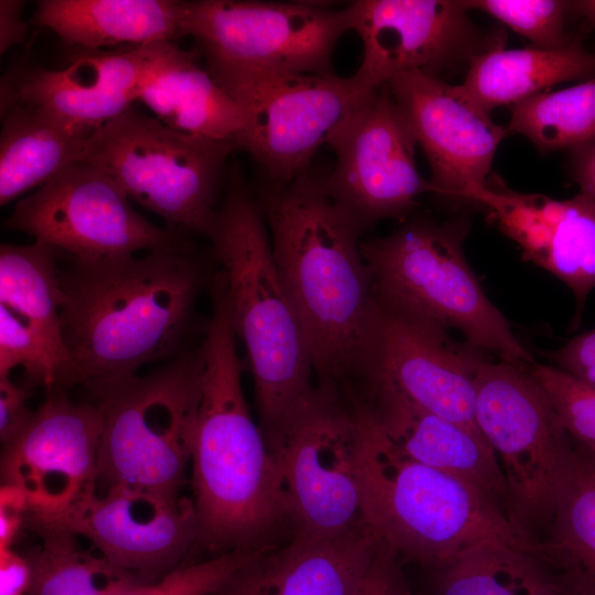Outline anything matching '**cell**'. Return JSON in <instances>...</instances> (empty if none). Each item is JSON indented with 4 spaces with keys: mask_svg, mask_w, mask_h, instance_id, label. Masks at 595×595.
<instances>
[{
    "mask_svg": "<svg viewBox=\"0 0 595 595\" xmlns=\"http://www.w3.org/2000/svg\"><path fill=\"white\" fill-rule=\"evenodd\" d=\"M4 226L79 262L131 257L187 241L144 218L109 175L83 161L66 165L19 199Z\"/></svg>",
    "mask_w": 595,
    "mask_h": 595,
    "instance_id": "13",
    "label": "cell"
},
{
    "mask_svg": "<svg viewBox=\"0 0 595 595\" xmlns=\"http://www.w3.org/2000/svg\"><path fill=\"white\" fill-rule=\"evenodd\" d=\"M347 9L363 43L354 76L365 89L413 71L440 77L507 42L502 29L470 19L466 0H355Z\"/></svg>",
    "mask_w": 595,
    "mask_h": 595,
    "instance_id": "15",
    "label": "cell"
},
{
    "mask_svg": "<svg viewBox=\"0 0 595 595\" xmlns=\"http://www.w3.org/2000/svg\"><path fill=\"white\" fill-rule=\"evenodd\" d=\"M570 13L581 17L588 25L595 28V0L569 1Z\"/></svg>",
    "mask_w": 595,
    "mask_h": 595,
    "instance_id": "44",
    "label": "cell"
},
{
    "mask_svg": "<svg viewBox=\"0 0 595 595\" xmlns=\"http://www.w3.org/2000/svg\"><path fill=\"white\" fill-rule=\"evenodd\" d=\"M206 238L232 327L247 351L264 435L310 393L314 371L261 204L234 167Z\"/></svg>",
    "mask_w": 595,
    "mask_h": 595,
    "instance_id": "4",
    "label": "cell"
},
{
    "mask_svg": "<svg viewBox=\"0 0 595 595\" xmlns=\"http://www.w3.org/2000/svg\"><path fill=\"white\" fill-rule=\"evenodd\" d=\"M401 561L400 554L379 539L372 559L353 595H411Z\"/></svg>",
    "mask_w": 595,
    "mask_h": 595,
    "instance_id": "37",
    "label": "cell"
},
{
    "mask_svg": "<svg viewBox=\"0 0 595 595\" xmlns=\"http://www.w3.org/2000/svg\"><path fill=\"white\" fill-rule=\"evenodd\" d=\"M201 382L198 346L148 375L88 389L102 420L98 484L180 495L192 462Z\"/></svg>",
    "mask_w": 595,
    "mask_h": 595,
    "instance_id": "7",
    "label": "cell"
},
{
    "mask_svg": "<svg viewBox=\"0 0 595 595\" xmlns=\"http://www.w3.org/2000/svg\"><path fill=\"white\" fill-rule=\"evenodd\" d=\"M268 548L234 550L204 562L180 565L158 581L139 583L118 595H213Z\"/></svg>",
    "mask_w": 595,
    "mask_h": 595,
    "instance_id": "36",
    "label": "cell"
},
{
    "mask_svg": "<svg viewBox=\"0 0 595 595\" xmlns=\"http://www.w3.org/2000/svg\"><path fill=\"white\" fill-rule=\"evenodd\" d=\"M469 223L408 217L386 236L361 240L375 300L445 329L480 351L520 366L534 363L469 267L463 244Z\"/></svg>",
    "mask_w": 595,
    "mask_h": 595,
    "instance_id": "6",
    "label": "cell"
},
{
    "mask_svg": "<svg viewBox=\"0 0 595 595\" xmlns=\"http://www.w3.org/2000/svg\"><path fill=\"white\" fill-rule=\"evenodd\" d=\"M244 120L235 150L247 152L263 182L285 184L309 172L317 149L369 91L353 75L277 72L212 74Z\"/></svg>",
    "mask_w": 595,
    "mask_h": 595,
    "instance_id": "12",
    "label": "cell"
},
{
    "mask_svg": "<svg viewBox=\"0 0 595 595\" xmlns=\"http://www.w3.org/2000/svg\"><path fill=\"white\" fill-rule=\"evenodd\" d=\"M363 515L372 532L401 558L440 569L486 541L502 542L541 560L540 542L520 531L467 482L402 453L380 429L363 398H355Z\"/></svg>",
    "mask_w": 595,
    "mask_h": 595,
    "instance_id": "5",
    "label": "cell"
},
{
    "mask_svg": "<svg viewBox=\"0 0 595 595\" xmlns=\"http://www.w3.org/2000/svg\"><path fill=\"white\" fill-rule=\"evenodd\" d=\"M574 443L540 552L564 581L595 589V454Z\"/></svg>",
    "mask_w": 595,
    "mask_h": 595,
    "instance_id": "29",
    "label": "cell"
},
{
    "mask_svg": "<svg viewBox=\"0 0 595 595\" xmlns=\"http://www.w3.org/2000/svg\"><path fill=\"white\" fill-rule=\"evenodd\" d=\"M30 584L28 558L13 548L0 549V595H28Z\"/></svg>",
    "mask_w": 595,
    "mask_h": 595,
    "instance_id": "41",
    "label": "cell"
},
{
    "mask_svg": "<svg viewBox=\"0 0 595 595\" xmlns=\"http://www.w3.org/2000/svg\"><path fill=\"white\" fill-rule=\"evenodd\" d=\"M545 355L553 361L552 366L595 387V329L573 337L562 347Z\"/></svg>",
    "mask_w": 595,
    "mask_h": 595,
    "instance_id": "38",
    "label": "cell"
},
{
    "mask_svg": "<svg viewBox=\"0 0 595 595\" xmlns=\"http://www.w3.org/2000/svg\"><path fill=\"white\" fill-rule=\"evenodd\" d=\"M528 370L548 394L572 440L595 454V387L552 365L534 361Z\"/></svg>",
    "mask_w": 595,
    "mask_h": 595,
    "instance_id": "35",
    "label": "cell"
},
{
    "mask_svg": "<svg viewBox=\"0 0 595 595\" xmlns=\"http://www.w3.org/2000/svg\"><path fill=\"white\" fill-rule=\"evenodd\" d=\"M264 439L293 534L334 538L366 524L353 396L318 382Z\"/></svg>",
    "mask_w": 595,
    "mask_h": 595,
    "instance_id": "9",
    "label": "cell"
},
{
    "mask_svg": "<svg viewBox=\"0 0 595 595\" xmlns=\"http://www.w3.org/2000/svg\"><path fill=\"white\" fill-rule=\"evenodd\" d=\"M28 428L2 447L1 479L28 497V517L52 518L97 490L102 430L95 402L52 389Z\"/></svg>",
    "mask_w": 595,
    "mask_h": 595,
    "instance_id": "18",
    "label": "cell"
},
{
    "mask_svg": "<svg viewBox=\"0 0 595 595\" xmlns=\"http://www.w3.org/2000/svg\"><path fill=\"white\" fill-rule=\"evenodd\" d=\"M58 252L34 240L0 246V305L25 322L46 344L64 370L60 390H67L71 359L65 347Z\"/></svg>",
    "mask_w": 595,
    "mask_h": 595,
    "instance_id": "28",
    "label": "cell"
},
{
    "mask_svg": "<svg viewBox=\"0 0 595 595\" xmlns=\"http://www.w3.org/2000/svg\"><path fill=\"white\" fill-rule=\"evenodd\" d=\"M183 52L175 42L115 52L76 48L62 69L21 67L1 82V115L14 104L32 105L96 131L132 107Z\"/></svg>",
    "mask_w": 595,
    "mask_h": 595,
    "instance_id": "19",
    "label": "cell"
},
{
    "mask_svg": "<svg viewBox=\"0 0 595 595\" xmlns=\"http://www.w3.org/2000/svg\"><path fill=\"white\" fill-rule=\"evenodd\" d=\"M595 77V50L578 39L562 48L537 46L485 52L468 64L462 93L490 115L500 106H511L548 88L569 80Z\"/></svg>",
    "mask_w": 595,
    "mask_h": 595,
    "instance_id": "25",
    "label": "cell"
},
{
    "mask_svg": "<svg viewBox=\"0 0 595 595\" xmlns=\"http://www.w3.org/2000/svg\"><path fill=\"white\" fill-rule=\"evenodd\" d=\"M572 174L582 194L595 199V142L571 150Z\"/></svg>",
    "mask_w": 595,
    "mask_h": 595,
    "instance_id": "43",
    "label": "cell"
},
{
    "mask_svg": "<svg viewBox=\"0 0 595 595\" xmlns=\"http://www.w3.org/2000/svg\"><path fill=\"white\" fill-rule=\"evenodd\" d=\"M196 51L183 54L156 74L138 101L170 128L187 134L235 142L244 120L238 105L198 63Z\"/></svg>",
    "mask_w": 595,
    "mask_h": 595,
    "instance_id": "27",
    "label": "cell"
},
{
    "mask_svg": "<svg viewBox=\"0 0 595 595\" xmlns=\"http://www.w3.org/2000/svg\"><path fill=\"white\" fill-rule=\"evenodd\" d=\"M335 153L320 176L333 202L361 230L383 219H407L432 194L419 172L416 141L387 84L366 94L326 138Z\"/></svg>",
    "mask_w": 595,
    "mask_h": 595,
    "instance_id": "14",
    "label": "cell"
},
{
    "mask_svg": "<svg viewBox=\"0 0 595 595\" xmlns=\"http://www.w3.org/2000/svg\"><path fill=\"white\" fill-rule=\"evenodd\" d=\"M567 595H595V589H588L573 585Z\"/></svg>",
    "mask_w": 595,
    "mask_h": 595,
    "instance_id": "45",
    "label": "cell"
},
{
    "mask_svg": "<svg viewBox=\"0 0 595 595\" xmlns=\"http://www.w3.org/2000/svg\"><path fill=\"white\" fill-rule=\"evenodd\" d=\"M209 294L191 467L198 520L195 547L221 554L268 547L289 519L275 463L244 396L237 336L217 278Z\"/></svg>",
    "mask_w": 595,
    "mask_h": 595,
    "instance_id": "3",
    "label": "cell"
},
{
    "mask_svg": "<svg viewBox=\"0 0 595 595\" xmlns=\"http://www.w3.org/2000/svg\"><path fill=\"white\" fill-rule=\"evenodd\" d=\"M477 206L513 240L522 258L565 283L578 307L595 289V199L519 193L493 173Z\"/></svg>",
    "mask_w": 595,
    "mask_h": 595,
    "instance_id": "21",
    "label": "cell"
},
{
    "mask_svg": "<svg viewBox=\"0 0 595 595\" xmlns=\"http://www.w3.org/2000/svg\"><path fill=\"white\" fill-rule=\"evenodd\" d=\"M41 537L28 555V595H118L142 583L140 577L106 559L75 532L55 526L31 524Z\"/></svg>",
    "mask_w": 595,
    "mask_h": 595,
    "instance_id": "31",
    "label": "cell"
},
{
    "mask_svg": "<svg viewBox=\"0 0 595 595\" xmlns=\"http://www.w3.org/2000/svg\"><path fill=\"white\" fill-rule=\"evenodd\" d=\"M479 10L528 39L540 48H562L573 39L566 33L569 1L562 0H466Z\"/></svg>",
    "mask_w": 595,
    "mask_h": 595,
    "instance_id": "33",
    "label": "cell"
},
{
    "mask_svg": "<svg viewBox=\"0 0 595 595\" xmlns=\"http://www.w3.org/2000/svg\"><path fill=\"white\" fill-rule=\"evenodd\" d=\"M21 367L30 383L61 387L64 370L43 339L21 318L0 305V377Z\"/></svg>",
    "mask_w": 595,
    "mask_h": 595,
    "instance_id": "34",
    "label": "cell"
},
{
    "mask_svg": "<svg viewBox=\"0 0 595 595\" xmlns=\"http://www.w3.org/2000/svg\"><path fill=\"white\" fill-rule=\"evenodd\" d=\"M1 118V206L42 186L66 165L79 161L88 138L95 132L25 104H14Z\"/></svg>",
    "mask_w": 595,
    "mask_h": 595,
    "instance_id": "26",
    "label": "cell"
},
{
    "mask_svg": "<svg viewBox=\"0 0 595 595\" xmlns=\"http://www.w3.org/2000/svg\"><path fill=\"white\" fill-rule=\"evenodd\" d=\"M30 510L26 495L17 486L2 484L0 488V549L12 544L28 518Z\"/></svg>",
    "mask_w": 595,
    "mask_h": 595,
    "instance_id": "40",
    "label": "cell"
},
{
    "mask_svg": "<svg viewBox=\"0 0 595 595\" xmlns=\"http://www.w3.org/2000/svg\"><path fill=\"white\" fill-rule=\"evenodd\" d=\"M26 520L75 532L111 563L138 576L166 574L180 566L198 538L193 499L130 486H109L58 516Z\"/></svg>",
    "mask_w": 595,
    "mask_h": 595,
    "instance_id": "17",
    "label": "cell"
},
{
    "mask_svg": "<svg viewBox=\"0 0 595 595\" xmlns=\"http://www.w3.org/2000/svg\"><path fill=\"white\" fill-rule=\"evenodd\" d=\"M183 4L175 0H41L34 22L74 48L142 46L184 36Z\"/></svg>",
    "mask_w": 595,
    "mask_h": 595,
    "instance_id": "24",
    "label": "cell"
},
{
    "mask_svg": "<svg viewBox=\"0 0 595 595\" xmlns=\"http://www.w3.org/2000/svg\"><path fill=\"white\" fill-rule=\"evenodd\" d=\"M24 2L20 0L0 1V54L25 41L29 24L23 20Z\"/></svg>",
    "mask_w": 595,
    "mask_h": 595,
    "instance_id": "42",
    "label": "cell"
},
{
    "mask_svg": "<svg viewBox=\"0 0 595 595\" xmlns=\"http://www.w3.org/2000/svg\"><path fill=\"white\" fill-rule=\"evenodd\" d=\"M234 151L230 142L176 131L132 106L88 138L79 161L109 175L166 228L206 238Z\"/></svg>",
    "mask_w": 595,
    "mask_h": 595,
    "instance_id": "8",
    "label": "cell"
},
{
    "mask_svg": "<svg viewBox=\"0 0 595 595\" xmlns=\"http://www.w3.org/2000/svg\"><path fill=\"white\" fill-rule=\"evenodd\" d=\"M475 420L508 489V516L539 541L548 530L574 441L528 367L482 356L475 374Z\"/></svg>",
    "mask_w": 595,
    "mask_h": 595,
    "instance_id": "10",
    "label": "cell"
},
{
    "mask_svg": "<svg viewBox=\"0 0 595 595\" xmlns=\"http://www.w3.org/2000/svg\"><path fill=\"white\" fill-rule=\"evenodd\" d=\"M213 274L188 240L140 257L69 260L61 269L67 389L122 379L188 349L196 304Z\"/></svg>",
    "mask_w": 595,
    "mask_h": 595,
    "instance_id": "2",
    "label": "cell"
},
{
    "mask_svg": "<svg viewBox=\"0 0 595 595\" xmlns=\"http://www.w3.org/2000/svg\"><path fill=\"white\" fill-rule=\"evenodd\" d=\"M378 307L367 382L383 379L419 405L482 435L475 420V374L482 351L455 342L433 323Z\"/></svg>",
    "mask_w": 595,
    "mask_h": 595,
    "instance_id": "20",
    "label": "cell"
},
{
    "mask_svg": "<svg viewBox=\"0 0 595 595\" xmlns=\"http://www.w3.org/2000/svg\"><path fill=\"white\" fill-rule=\"evenodd\" d=\"M256 194L318 382L356 391L370 375L379 315L363 231L310 172Z\"/></svg>",
    "mask_w": 595,
    "mask_h": 595,
    "instance_id": "1",
    "label": "cell"
},
{
    "mask_svg": "<svg viewBox=\"0 0 595 595\" xmlns=\"http://www.w3.org/2000/svg\"><path fill=\"white\" fill-rule=\"evenodd\" d=\"M572 587L531 553L486 541L437 569L434 595H567Z\"/></svg>",
    "mask_w": 595,
    "mask_h": 595,
    "instance_id": "30",
    "label": "cell"
},
{
    "mask_svg": "<svg viewBox=\"0 0 595 595\" xmlns=\"http://www.w3.org/2000/svg\"><path fill=\"white\" fill-rule=\"evenodd\" d=\"M506 129L523 136L541 152L594 143L595 77L511 105Z\"/></svg>",
    "mask_w": 595,
    "mask_h": 595,
    "instance_id": "32",
    "label": "cell"
},
{
    "mask_svg": "<svg viewBox=\"0 0 595 595\" xmlns=\"http://www.w3.org/2000/svg\"><path fill=\"white\" fill-rule=\"evenodd\" d=\"M367 526L334 538L293 534L239 569L213 595H353L378 544Z\"/></svg>",
    "mask_w": 595,
    "mask_h": 595,
    "instance_id": "23",
    "label": "cell"
},
{
    "mask_svg": "<svg viewBox=\"0 0 595 595\" xmlns=\"http://www.w3.org/2000/svg\"><path fill=\"white\" fill-rule=\"evenodd\" d=\"M387 86L428 160L432 194L448 204L477 206L506 127L441 77L413 71Z\"/></svg>",
    "mask_w": 595,
    "mask_h": 595,
    "instance_id": "16",
    "label": "cell"
},
{
    "mask_svg": "<svg viewBox=\"0 0 595 595\" xmlns=\"http://www.w3.org/2000/svg\"><path fill=\"white\" fill-rule=\"evenodd\" d=\"M183 35L210 74L277 72L333 75V55L350 31L347 6L309 1L194 0L183 4Z\"/></svg>",
    "mask_w": 595,
    "mask_h": 595,
    "instance_id": "11",
    "label": "cell"
},
{
    "mask_svg": "<svg viewBox=\"0 0 595 595\" xmlns=\"http://www.w3.org/2000/svg\"><path fill=\"white\" fill-rule=\"evenodd\" d=\"M364 391L380 429L402 453L467 482L508 516L501 467L480 434L419 405L383 379L371 378Z\"/></svg>",
    "mask_w": 595,
    "mask_h": 595,
    "instance_id": "22",
    "label": "cell"
},
{
    "mask_svg": "<svg viewBox=\"0 0 595 595\" xmlns=\"http://www.w3.org/2000/svg\"><path fill=\"white\" fill-rule=\"evenodd\" d=\"M29 393L10 377H0V442L14 441L31 423L35 410L28 405Z\"/></svg>",
    "mask_w": 595,
    "mask_h": 595,
    "instance_id": "39",
    "label": "cell"
}]
</instances>
